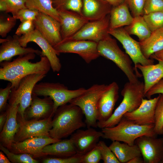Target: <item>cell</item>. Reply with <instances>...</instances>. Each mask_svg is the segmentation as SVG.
Here are the masks:
<instances>
[{"instance_id":"cell-1","label":"cell","mask_w":163,"mask_h":163,"mask_svg":"<svg viewBox=\"0 0 163 163\" xmlns=\"http://www.w3.org/2000/svg\"><path fill=\"white\" fill-rule=\"evenodd\" d=\"M36 54L29 53L19 56L12 61H4L0 62V79L7 81L11 84V89H16L21 80L33 74L46 75L51 68L50 62L46 56H40V60L32 62Z\"/></svg>"},{"instance_id":"cell-2","label":"cell","mask_w":163,"mask_h":163,"mask_svg":"<svg viewBox=\"0 0 163 163\" xmlns=\"http://www.w3.org/2000/svg\"><path fill=\"white\" fill-rule=\"evenodd\" d=\"M83 112L78 106L67 103L59 106L52 118L51 137L62 139L71 136L78 129L86 126Z\"/></svg>"},{"instance_id":"cell-3","label":"cell","mask_w":163,"mask_h":163,"mask_svg":"<svg viewBox=\"0 0 163 163\" xmlns=\"http://www.w3.org/2000/svg\"><path fill=\"white\" fill-rule=\"evenodd\" d=\"M144 89L143 82L139 81L132 83L129 82L126 83L121 92L123 97L122 101L107 120L97 122V127L102 129L113 127L119 123L126 113L136 109L145 97Z\"/></svg>"},{"instance_id":"cell-4","label":"cell","mask_w":163,"mask_h":163,"mask_svg":"<svg viewBox=\"0 0 163 163\" xmlns=\"http://www.w3.org/2000/svg\"><path fill=\"white\" fill-rule=\"evenodd\" d=\"M154 124L139 125L123 117L116 126L102 129V137L133 145L135 144L136 139L141 136L157 137V135L154 131Z\"/></svg>"},{"instance_id":"cell-5","label":"cell","mask_w":163,"mask_h":163,"mask_svg":"<svg viewBox=\"0 0 163 163\" xmlns=\"http://www.w3.org/2000/svg\"><path fill=\"white\" fill-rule=\"evenodd\" d=\"M97 50L100 56L111 60L122 70L129 82L136 83L139 82L132 66L131 59L121 50L116 40L110 34L97 43Z\"/></svg>"},{"instance_id":"cell-6","label":"cell","mask_w":163,"mask_h":163,"mask_svg":"<svg viewBox=\"0 0 163 163\" xmlns=\"http://www.w3.org/2000/svg\"><path fill=\"white\" fill-rule=\"evenodd\" d=\"M107 87L108 85L104 84H94L69 102L80 108L85 116V122L87 128L97 127L99 101Z\"/></svg>"},{"instance_id":"cell-7","label":"cell","mask_w":163,"mask_h":163,"mask_svg":"<svg viewBox=\"0 0 163 163\" xmlns=\"http://www.w3.org/2000/svg\"><path fill=\"white\" fill-rule=\"evenodd\" d=\"M86 90L84 88L70 90L64 85L59 82H41L35 85L33 93L38 96L50 97L53 101L55 112L59 106L69 103Z\"/></svg>"},{"instance_id":"cell-8","label":"cell","mask_w":163,"mask_h":163,"mask_svg":"<svg viewBox=\"0 0 163 163\" xmlns=\"http://www.w3.org/2000/svg\"><path fill=\"white\" fill-rule=\"evenodd\" d=\"M46 75L33 74L23 78L16 89H11L8 99L9 103L19 105L18 113L23 119L25 110L30 106L32 101L33 91L35 85L43 79Z\"/></svg>"},{"instance_id":"cell-9","label":"cell","mask_w":163,"mask_h":163,"mask_svg":"<svg viewBox=\"0 0 163 163\" xmlns=\"http://www.w3.org/2000/svg\"><path fill=\"white\" fill-rule=\"evenodd\" d=\"M108 33L118 40L122 45L126 53L134 64V69L138 77L142 76L136 68L138 64L142 65L154 64V60L146 58L143 54L139 42L133 38L124 28L120 27L109 30Z\"/></svg>"},{"instance_id":"cell-10","label":"cell","mask_w":163,"mask_h":163,"mask_svg":"<svg viewBox=\"0 0 163 163\" xmlns=\"http://www.w3.org/2000/svg\"><path fill=\"white\" fill-rule=\"evenodd\" d=\"M53 117L26 120L18 113L17 120L19 127L14 142H21L33 137H51L49 132L52 127Z\"/></svg>"},{"instance_id":"cell-11","label":"cell","mask_w":163,"mask_h":163,"mask_svg":"<svg viewBox=\"0 0 163 163\" xmlns=\"http://www.w3.org/2000/svg\"><path fill=\"white\" fill-rule=\"evenodd\" d=\"M53 47L58 56L61 53L76 54L88 64L100 56L97 43L91 40L65 41Z\"/></svg>"},{"instance_id":"cell-12","label":"cell","mask_w":163,"mask_h":163,"mask_svg":"<svg viewBox=\"0 0 163 163\" xmlns=\"http://www.w3.org/2000/svg\"><path fill=\"white\" fill-rule=\"evenodd\" d=\"M109 23L110 14L101 19L89 21L75 34L62 41L88 40L98 43L109 34Z\"/></svg>"},{"instance_id":"cell-13","label":"cell","mask_w":163,"mask_h":163,"mask_svg":"<svg viewBox=\"0 0 163 163\" xmlns=\"http://www.w3.org/2000/svg\"><path fill=\"white\" fill-rule=\"evenodd\" d=\"M19 41L21 45L24 47H27V43L30 42L36 43L42 50L40 56H46L47 58L53 71L58 72L60 71L62 65L56 51L37 29L35 28L30 33L22 35L19 38Z\"/></svg>"},{"instance_id":"cell-14","label":"cell","mask_w":163,"mask_h":163,"mask_svg":"<svg viewBox=\"0 0 163 163\" xmlns=\"http://www.w3.org/2000/svg\"><path fill=\"white\" fill-rule=\"evenodd\" d=\"M141 152L144 163H163V137L141 136L135 141Z\"/></svg>"},{"instance_id":"cell-15","label":"cell","mask_w":163,"mask_h":163,"mask_svg":"<svg viewBox=\"0 0 163 163\" xmlns=\"http://www.w3.org/2000/svg\"><path fill=\"white\" fill-rule=\"evenodd\" d=\"M33 21L35 28L53 46L62 42L60 24L59 21L51 16L40 12Z\"/></svg>"},{"instance_id":"cell-16","label":"cell","mask_w":163,"mask_h":163,"mask_svg":"<svg viewBox=\"0 0 163 163\" xmlns=\"http://www.w3.org/2000/svg\"><path fill=\"white\" fill-rule=\"evenodd\" d=\"M103 133L94 128H88L85 130L78 129L71 135L77 153L83 155L96 146Z\"/></svg>"},{"instance_id":"cell-17","label":"cell","mask_w":163,"mask_h":163,"mask_svg":"<svg viewBox=\"0 0 163 163\" xmlns=\"http://www.w3.org/2000/svg\"><path fill=\"white\" fill-rule=\"evenodd\" d=\"M54 102L49 96L41 98L33 93L30 106L24 114L25 120H41L53 117L54 113Z\"/></svg>"},{"instance_id":"cell-18","label":"cell","mask_w":163,"mask_h":163,"mask_svg":"<svg viewBox=\"0 0 163 163\" xmlns=\"http://www.w3.org/2000/svg\"><path fill=\"white\" fill-rule=\"evenodd\" d=\"M61 140L51 137H33L21 142H13L10 151L16 154H28L34 158L43 156L42 150L45 146Z\"/></svg>"},{"instance_id":"cell-19","label":"cell","mask_w":163,"mask_h":163,"mask_svg":"<svg viewBox=\"0 0 163 163\" xmlns=\"http://www.w3.org/2000/svg\"><path fill=\"white\" fill-rule=\"evenodd\" d=\"M160 94L156 97L142 99L139 106L135 110L126 113L123 117L137 124L142 125L154 124L156 104Z\"/></svg>"},{"instance_id":"cell-20","label":"cell","mask_w":163,"mask_h":163,"mask_svg":"<svg viewBox=\"0 0 163 163\" xmlns=\"http://www.w3.org/2000/svg\"><path fill=\"white\" fill-rule=\"evenodd\" d=\"M58 11L62 41L73 36L89 21L83 15L76 12L67 10Z\"/></svg>"},{"instance_id":"cell-21","label":"cell","mask_w":163,"mask_h":163,"mask_svg":"<svg viewBox=\"0 0 163 163\" xmlns=\"http://www.w3.org/2000/svg\"><path fill=\"white\" fill-rule=\"evenodd\" d=\"M19 37L16 35L12 37L8 36L5 39H0V62L9 61L17 56L24 55L29 53H34L40 55L42 52L31 47H24L20 44Z\"/></svg>"},{"instance_id":"cell-22","label":"cell","mask_w":163,"mask_h":163,"mask_svg":"<svg viewBox=\"0 0 163 163\" xmlns=\"http://www.w3.org/2000/svg\"><path fill=\"white\" fill-rule=\"evenodd\" d=\"M119 87L116 82H113L108 85L99 101L97 122L106 121L112 115L119 98Z\"/></svg>"},{"instance_id":"cell-23","label":"cell","mask_w":163,"mask_h":163,"mask_svg":"<svg viewBox=\"0 0 163 163\" xmlns=\"http://www.w3.org/2000/svg\"><path fill=\"white\" fill-rule=\"evenodd\" d=\"M19 106L15 103H8L7 105V119L2 130L0 132V144L10 150L14 142L15 135L19 127L17 115Z\"/></svg>"},{"instance_id":"cell-24","label":"cell","mask_w":163,"mask_h":163,"mask_svg":"<svg viewBox=\"0 0 163 163\" xmlns=\"http://www.w3.org/2000/svg\"><path fill=\"white\" fill-rule=\"evenodd\" d=\"M83 16L89 21L98 20L110 14L112 5L105 0H82Z\"/></svg>"},{"instance_id":"cell-25","label":"cell","mask_w":163,"mask_h":163,"mask_svg":"<svg viewBox=\"0 0 163 163\" xmlns=\"http://www.w3.org/2000/svg\"><path fill=\"white\" fill-rule=\"evenodd\" d=\"M156 64L142 65L138 64L136 68L140 70L144 79L145 95L154 85L163 78V61Z\"/></svg>"},{"instance_id":"cell-26","label":"cell","mask_w":163,"mask_h":163,"mask_svg":"<svg viewBox=\"0 0 163 163\" xmlns=\"http://www.w3.org/2000/svg\"><path fill=\"white\" fill-rule=\"evenodd\" d=\"M133 19V17L125 1L119 5L112 7L110 14L109 30L127 26L131 23Z\"/></svg>"},{"instance_id":"cell-27","label":"cell","mask_w":163,"mask_h":163,"mask_svg":"<svg viewBox=\"0 0 163 163\" xmlns=\"http://www.w3.org/2000/svg\"><path fill=\"white\" fill-rule=\"evenodd\" d=\"M43 156L47 155L56 157H68L77 153L73 143L70 139H62L45 146L43 149Z\"/></svg>"},{"instance_id":"cell-28","label":"cell","mask_w":163,"mask_h":163,"mask_svg":"<svg viewBox=\"0 0 163 163\" xmlns=\"http://www.w3.org/2000/svg\"><path fill=\"white\" fill-rule=\"evenodd\" d=\"M109 147L120 163H127L135 157L142 156L139 148L135 144L130 145L114 141Z\"/></svg>"},{"instance_id":"cell-29","label":"cell","mask_w":163,"mask_h":163,"mask_svg":"<svg viewBox=\"0 0 163 163\" xmlns=\"http://www.w3.org/2000/svg\"><path fill=\"white\" fill-rule=\"evenodd\" d=\"M142 52L147 58L163 49V28L152 32L145 40L139 42Z\"/></svg>"},{"instance_id":"cell-30","label":"cell","mask_w":163,"mask_h":163,"mask_svg":"<svg viewBox=\"0 0 163 163\" xmlns=\"http://www.w3.org/2000/svg\"><path fill=\"white\" fill-rule=\"evenodd\" d=\"M124 28L129 35L137 36L139 42L147 39L152 33L142 16L133 17L131 23Z\"/></svg>"},{"instance_id":"cell-31","label":"cell","mask_w":163,"mask_h":163,"mask_svg":"<svg viewBox=\"0 0 163 163\" xmlns=\"http://www.w3.org/2000/svg\"><path fill=\"white\" fill-rule=\"evenodd\" d=\"M25 4L27 8L46 14L59 22L58 11L53 6L52 0H26Z\"/></svg>"},{"instance_id":"cell-32","label":"cell","mask_w":163,"mask_h":163,"mask_svg":"<svg viewBox=\"0 0 163 163\" xmlns=\"http://www.w3.org/2000/svg\"><path fill=\"white\" fill-rule=\"evenodd\" d=\"M57 10H67L76 12L82 15V0H52Z\"/></svg>"},{"instance_id":"cell-33","label":"cell","mask_w":163,"mask_h":163,"mask_svg":"<svg viewBox=\"0 0 163 163\" xmlns=\"http://www.w3.org/2000/svg\"><path fill=\"white\" fill-rule=\"evenodd\" d=\"M0 149L7 156L9 160L13 163H38V161L27 153L16 154L10 152L0 144Z\"/></svg>"},{"instance_id":"cell-34","label":"cell","mask_w":163,"mask_h":163,"mask_svg":"<svg viewBox=\"0 0 163 163\" xmlns=\"http://www.w3.org/2000/svg\"><path fill=\"white\" fill-rule=\"evenodd\" d=\"M142 16L151 32L163 28V11L150 13Z\"/></svg>"},{"instance_id":"cell-35","label":"cell","mask_w":163,"mask_h":163,"mask_svg":"<svg viewBox=\"0 0 163 163\" xmlns=\"http://www.w3.org/2000/svg\"><path fill=\"white\" fill-rule=\"evenodd\" d=\"M154 130L157 135H163V94L160 97L156 104L155 113Z\"/></svg>"},{"instance_id":"cell-36","label":"cell","mask_w":163,"mask_h":163,"mask_svg":"<svg viewBox=\"0 0 163 163\" xmlns=\"http://www.w3.org/2000/svg\"><path fill=\"white\" fill-rule=\"evenodd\" d=\"M97 145L100 151L101 160L103 163H120L109 147L104 141H99Z\"/></svg>"},{"instance_id":"cell-37","label":"cell","mask_w":163,"mask_h":163,"mask_svg":"<svg viewBox=\"0 0 163 163\" xmlns=\"http://www.w3.org/2000/svg\"><path fill=\"white\" fill-rule=\"evenodd\" d=\"M16 20L13 16L1 15L0 17V35L5 37L14 27Z\"/></svg>"},{"instance_id":"cell-38","label":"cell","mask_w":163,"mask_h":163,"mask_svg":"<svg viewBox=\"0 0 163 163\" xmlns=\"http://www.w3.org/2000/svg\"><path fill=\"white\" fill-rule=\"evenodd\" d=\"M146 0H125L133 17L142 16Z\"/></svg>"},{"instance_id":"cell-39","label":"cell","mask_w":163,"mask_h":163,"mask_svg":"<svg viewBox=\"0 0 163 163\" xmlns=\"http://www.w3.org/2000/svg\"><path fill=\"white\" fill-rule=\"evenodd\" d=\"M39 12L37 10L26 8L20 10L12 16L16 19H19L21 22L28 20L34 21Z\"/></svg>"},{"instance_id":"cell-40","label":"cell","mask_w":163,"mask_h":163,"mask_svg":"<svg viewBox=\"0 0 163 163\" xmlns=\"http://www.w3.org/2000/svg\"><path fill=\"white\" fill-rule=\"evenodd\" d=\"M82 156L77 154L68 157H53L45 158L43 163H81Z\"/></svg>"},{"instance_id":"cell-41","label":"cell","mask_w":163,"mask_h":163,"mask_svg":"<svg viewBox=\"0 0 163 163\" xmlns=\"http://www.w3.org/2000/svg\"><path fill=\"white\" fill-rule=\"evenodd\" d=\"M101 160L99 149L96 145L93 149L82 156L81 163H98Z\"/></svg>"},{"instance_id":"cell-42","label":"cell","mask_w":163,"mask_h":163,"mask_svg":"<svg viewBox=\"0 0 163 163\" xmlns=\"http://www.w3.org/2000/svg\"><path fill=\"white\" fill-rule=\"evenodd\" d=\"M163 11V0H146L143 8V15Z\"/></svg>"},{"instance_id":"cell-43","label":"cell","mask_w":163,"mask_h":163,"mask_svg":"<svg viewBox=\"0 0 163 163\" xmlns=\"http://www.w3.org/2000/svg\"><path fill=\"white\" fill-rule=\"evenodd\" d=\"M7 3V11L6 13H11L14 15L20 10L27 8L26 0H4Z\"/></svg>"},{"instance_id":"cell-44","label":"cell","mask_w":163,"mask_h":163,"mask_svg":"<svg viewBox=\"0 0 163 163\" xmlns=\"http://www.w3.org/2000/svg\"><path fill=\"white\" fill-rule=\"evenodd\" d=\"M11 91V85L10 82L8 83L4 88L0 89V111H5L7 106V102L8 100Z\"/></svg>"},{"instance_id":"cell-45","label":"cell","mask_w":163,"mask_h":163,"mask_svg":"<svg viewBox=\"0 0 163 163\" xmlns=\"http://www.w3.org/2000/svg\"><path fill=\"white\" fill-rule=\"evenodd\" d=\"M35 29L33 21H25L21 22L17 29L15 34L18 36L27 34L32 31Z\"/></svg>"},{"instance_id":"cell-46","label":"cell","mask_w":163,"mask_h":163,"mask_svg":"<svg viewBox=\"0 0 163 163\" xmlns=\"http://www.w3.org/2000/svg\"><path fill=\"white\" fill-rule=\"evenodd\" d=\"M163 94V78L152 87L145 95L148 99L156 94Z\"/></svg>"},{"instance_id":"cell-47","label":"cell","mask_w":163,"mask_h":163,"mask_svg":"<svg viewBox=\"0 0 163 163\" xmlns=\"http://www.w3.org/2000/svg\"><path fill=\"white\" fill-rule=\"evenodd\" d=\"M1 112L0 115V132L2 130L7 119L8 113L7 107L5 111Z\"/></svg>"},{"instance_id":"cell-48","label":"cell","mask_w":163,"mask_h":163,"mask_svg":"<svg viewBox=\"0 0 163 163\" xmlns=\"http://www.w3.org/2000/svg\"><path fill=\"white\" fill-rule=\"evenodd\" d=\"M150 58L158 61H163V49L152 55Z\"/></svg>"},{"instance_id":"cell-49","label":"cell","mask_w":163,"mask_h":163,"mask_svg":"<svg viewBox=\"0 0 163 163\" xmlns=\"http://www.w3.org/2000/svg\"><path fill=\"white\" fill-rule=\"evenodd\" d=\"M113 7L116 6L123 3L125 0H105Z\"/></svg>"},{"instance_id":"cell-50","label":"cell","mask_w":163,"mask_h":163,"mask_svg":"<svg viewBox=\"0 0 163 163\" xmlns=\"http://www.w3.org/2000/svg\"><path fill=\"white\" fill-rule=\"evenodd\" d=\"M0 163H11V162L8 158L6 157L2 152H0Z\"/></svg>"},{"instance_id":"cell-51","label":"cell","mask_w":163,"mask_h":163,"mask_svg":"<svg viewBox=\"0 0 163 163\" xmlns=\"http://www.w3.org/2000/svg\"><path fill=\"white\" fill-rule=\"evenodd\" d=\"M127 163H144V161L141 157H136L130 160Z\"/></svg>"},{"instance_id":"cell-52","label":"cell","mask_w":163,"mask_h":163,"mask_svg":"<svg viewBox=\"0 0 163 163\" xmlns=\"http://www.w3.org/2000/svg\"><path fill=\"white\" fill-rule=\"evenodd\" d=\"M0 11L6 13L7 11V5L6 2L4 0H0Z\"/></svg>"}]
</instances>
